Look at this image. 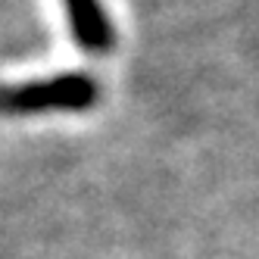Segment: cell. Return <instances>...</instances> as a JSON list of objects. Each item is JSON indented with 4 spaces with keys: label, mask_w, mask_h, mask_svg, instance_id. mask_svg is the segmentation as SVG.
Returning <instances> with one entry per match:
<instances>
[{
    "label": "cell",
    "mask_w": 259,
    "mask_h": 259,
    "mask_svg": "<svg viewBox=\"0 0 259 259\" xmlns=\"http://www.w3.org/2000/svg\"><path fill=\"white\" fill-rule=\"evenodd\" d=\"M69 31L88 53H109L113 50V22L103 10V0H63Z\"/></svg>",
    "instance_id": "1"
}]
</instances>
